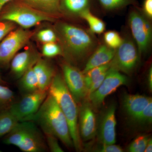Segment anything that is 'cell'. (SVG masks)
<instances>
[{
	"label": "cell",
	"instance_id": "15",
	"mask_svg": "<svg viewBox=\"0 0 152 152\" xmlns=\"http://www.w3.org/2000/svg\"><path fill=\"white\" fill-rule=\"evenodd\" d=\"M151 102L152 98L150 97L125 94L122 97V104L126 113L134 121Z\"/></svg>",
	"mask_w": 152,
	"mask_h": 152
},
{
	"label": "cell",
	"instance_id": "32",
	"mask_svg": "<svg viewBox=\"0 0 152 152\" xmlns=\"http://www.w3.org/2000/svg\"><path fill=\"white\" fill-rule=\"evenodd\" d=\"M16 27V25L13 22L0 20V42Z\"/></svg>",
	"mask_w": 152,
	"mask_h": 152
},
{
	"label": "cell",
	"instance_id": "30",
	"mask_svg": "<svg viewBox=\"0 0 152 152\" xmlns=\"http://www.w3.org/2000/svg\"><path fill=\"white\" fill-rule=\"evenodd\" d=\"M36 38L38 41L43 44L58 41V38L55 30L48 28L39 31L36 34Z\"/></svg>",
	"mask_w": 152,
	"mask_h": 152
},
{
	"label": "cell",
	"instance_id": "6",
	"mask_svg": "<svg viewBox=\"0 0 152 152\" xmlns=\"http://www.w3.org/2000/svg\"><path fill=\"white\" fill-rule=\"evenodd\" d=\"M122 42L116 49L110 67L128 75H132L135 70L140 60L137 47L130 32L123 31Z\"/></svg>",
	"mask_w": 152,
	"mask_h": 152
},
{
	"label": "cell",
	"instance_id": "14",
	"mask_svg": "<svg viewBox=\"0 0 152 152\" xmlns=\"http://www.w3.org/2000/svg\"><path fill=\"white\" fill-rule=\"evenodd\" d=\"M41 58L35 49H27L18 53L10 62L11 72L15 77L19 79L24 74L35 64Z\"/></svg>",
	"mask_w": 152,
	"mask_h": 152
},
{
	"label": "cell",
	"instance_id": "7",
	"mask_svg": "<svg viewBox=\"0 0 152 152\" xmlns=\"http://www.w3.org/2000/svg\"><path fill=\"white\" fill-rule=\"evenodd\" d=\"M34 35L33 32L21 27L9 33L0 42V67L8 66L18 52Z\"/></svg>",
	"mask_w": 152,
	"mask_h": 152
},
{
	"label": "cell",
	"instance_id": "19",
	"mask_svg": "<svg viewBox=\"0 0 152 152\" xmlns=\"http://www.w3.org/2000/svg\"><path fill=\"white\" fill-rule=\"evenodd\" d=\"M92 0H60V8L63 15L79 18L80 14L91 8Z\"/></svg>",
	"mask_w": 152,
	"mask_h": 152
},
{
	"label": "cell",
	"instance_id": "38",
	"mask_svg": "<svg viewBox=\"0 0 152 152\" xmlns=\"http://www.w3.org/2000/svg\"><path fill=\"white\" fill-rule=\"evenodd\" d=\"M12 0H0V12L3 8Z\"/></svg>",
	"mask_w": 152,
	"mask_h": 152
},
{
	"label": "cell",
	"instance_id": "28",
	"mask_svg": "<svg viewBox=\"0 0 152 152\" xmlns=\"http://www.w3.org/2000/svg\"><path fill=\"white\" fill-rule=\"evenodd\" d=\"M147 135H141L137 137L128 148V150L130 152H143L150 139Z\"/></svg>",
	"mask_w": 152,
	"mask_h": 152
},
{
	"label": "cell",
	"instance_id": "27",
	"mask_svg": "<svg viewBox=\"0 0 152 152\" xmlns=\"http://www.w3.org/2000/svg\"><path fill=\"white\" fill-rule=\"evenodd\" d=\"M104 43L112 49L116 50L122 42V37L116 31H109L104 34Z\"/></svg>",
	"mask_w": 152,
	"mask_h": 152
},
{
	"label": "cell",
	"instance_id": "8",
	"mask_svg": "<svg viewBox=\"0 0 152 152\" xmlns=\"http://www.w3.org/2000/svg\"><path fill=\"white\" fill-rule=\"evenodd\" d=\"M48 94V91L38 90L23 95L20 99L14 102L10 110L19 122L30 121L37 112Z\"/></svg>",
	"mask_w": 152,
	"mask_h": 152
},
{
	"label": "cell",
	"instance_id": "36",
	"mask_svg": "<svg viewBox=\"0 0 152 152\" xmlns=\"http://www.w3.org/2000/svg\"><path fill=\"white\" fill-rule=\"evenodd\" d=\"M147 79H148V84L149 89L150 91H152V66L150 67L148 71V75H147Z\"/></svg>",
	"mask_w": 152,
	"mask_h": 152
},
{
	"label": "cell",
	"instance_id": "20",
	"mask_svg": "<svg viewBox=\"0 0 152 152\" xmlns=\"http://www.w3.org/2000/svg\"><path fill=\"white\" fill-rule=\"evenodd\" d=\"M33 67L29 69L19 78V88L23 95L39 90L37 77Z\"/></svg>",
	"mask_w": 152,
	"mask_h": 152
},
{
	"label": "cell",
	"instance_id": "24",
	"mask_svg": "<svg viewBox=\"0 0 152 152\" xmlns=\"http://www.w3.org/2000/svg\"><path fill=\"white\" fill-rule=\"evenodd\" d=\"M27 121L19 122L4 139V143L17 147L21 142L26 128Z\"/></svg>",
	"mask_w": 152,
	"mask_h": 152
},
{
	"label": "cell",
	"instance_id": "33",
	"mask_svg": "<svg viewBox=\"0 0 152 152\" xmlns=\"http://www.w3.org/2000/svg\"><path fill=\"white\" fill-rule=\"evenodd\" d=\"M48 149L52 152H63L64 150L60 146L58 138L55 136L50 134H45Z\"/></svg>",
	"mask_w": 152,
	"mask_h": 152
},
{
	"label": "cell",
	"instance_id": "18",
	"mask_svg": "<svg viewBox=\"0 0 152 152\" xmlns=\"http://www.w3.org/2000/svg\"><path fill=\"white\" fill-rule=\"evenodd\" d=\"M37 10L57 18L62 16L60 0H18Z\"/></svg>",
	"mask_w": 152,
	"mask_h": 152
},
{
	"label": "cell",
	"instance_id": "1",
	"mask_svg": "<svg viewBox=\"0 0 152 152\" xmlns=\"http://www.w3.org/2000/svg\"><path fill=\"white\" fill-rule=\"evenodd\" d=\"M54 28L62 56L65 61L76 66L88 60L100 44L95 34L80 26L59 21Z\"/></svg>",
	"mask_w": 152,
	"mask_h": 152
},
{
	"label": "cell",
	"instance_id": "13",
	"mask_svg": "<svg viewBox=\"0 0 152 152\" xmlns=\"http://www.w3.org/2000/svg\"><path fill=\"white\" fill-rule=\"evenodd\" d=\"M18 147L25 152H43L48 149L45 138L32 121H27L24 134Z\"/></svg>",
	"mask_w": 152,
	"mask_h": 152
},
{
	"label": "cell",
	"instance_id": "9",
	"mask_svg": "<svg viewBox=\"0 0 152 152\" xmlns=\"http://www.w3.org/2000/svg\"><path fill=\"white\" fill-rule=\"evenodd\" d=\"M126 76L113 68L110 67L100 86L88 95L89 102L93 107L98 108L102 104L105 99L122 86L128 84Z\"/></svg>",
	"mask_w": 152,
	"mask_h": 152
},
{
	"label": "cell",
	"instance_id": "2",
	"mask_svg": "<svg viewBox=\"0 0 152 152\" xmlns=\"http://www.w3.org/2000/svg\"><path fill=\"white\" fill-rule=\"evenodd\" d=\"M30 121L37 123L45 134L54 136L68 148H73L66 119L56 101L49 93L37 112Z\"/></svg>",
	"mask_w": 152,
	"mask_h": 152
},
{
	"label": "cell",
	"instance_id": "39",
	"mask_svg": "<svg viewBox=\"0 0 152 152\" xmlns=\"http://www.w3.org/2000/svg\"><path fill=\"white\" fill-rule=\"evenodd\" d=\"M0 84L5 85V86H7V82L3 80L1 75H0Z\"/></svg>",
	"mask_w": 152,
	"mask_h": 152
},
{
	"label": "cell",
	"instance_id": "11",
	"mask_svg": "<svg viewBox=\"0 0 152 152\" xmlns=\"http://www.w3.org/2000/svg\"><path fill=\"white\" fill-rule=\"evenodd\" d=\"M116 104L113 103L101 115L97 126L96 133L101 144H113L116 143Z\"/></svg>",
	"mask_w": 152,
	"mask_h": 152
},
{
	"label": "cell",
	"instance_id": "23",
	"mask_svg": "<svg viewBox=\"0 0 152 152\" xmlns=\"http://www.w3.org/2000/svg\"><path fill=\"white\" fill-rule=\"evenodd\" d=\"M19 122L10 109L0 112V138L8 134Z\"/></svg>",
	"mask_w": 152,
	"mask_h": 152
},
{
	"label": "cell",
	"instance_id": "4",
	"mask_svg": "<svg viewBox=\"0 0 152 152\" xmlns=\"http://www.w3.org/2000/svg\"><path fill=\"white\" fill-rule=\"evenodd\" d=\"M0 20L13 22L26 29L43 22H53L54 17L37 10L20 1L12 0L0 12Z\"/></svg>",
	"mask_w": 152,
	"mask_h": 152
},
{
	"label": "cell",
	"instance_id": "29",
	"mask_svg": "<svg viewBox=\"0 0 152 152\" xmlns=\"http://www.w3.org/2000/svg\"><path fill=\"white\" fill-rule=\"evenodd\" d=\"M42 54L48 58H53L62 55L61 48L57 42L43 44L42 47Z\"/></svg>",
	"mask_w": 152,
	"mask_h": 152
},
{
	"label": "cell",
	"instance_id": "40",
	"mask_svg": "<svg viewBox=\"0 0 152 152\" xmlns=\"http://www.w3.org/2000/svg\"><path fill=\"white\" fill-rule=\"evenodd\" d=\"M1 152V151H0V152Z\"/></svg>",
	"mask_w": 152,
	"mask_h": 152
},
{
	"label": "cell",
	"instance_id": "34",
	"mask_svg": "<svg viewBox=\"0 0 152 152\" xmlns=\"http://www.w3.org/2000/svg\"><path fill=\"white\" fill-rule=\"evenodd\" d=\"M95 151L100 152H122V148L119 145L113 144H102L95 149Z\"/></svg>",
	"mask_w": 152,
	"mask_h": 152
},
{
	"label": "cell",
	"instance_id": "31",
	"mask_svg": "<svg viewBox=\"0 0 152 152\" xmlns=\"http://www.w3.org/2000/svg\"><path fill=\"white\" fill-rule=\"evenodd\" d=\"M140 126H148L152 122V102L144 109L138 117L134 121Z\"/></svg>",
	"mask_w": 152,
	"mask_h": 152
},
{
	"label": "cell",
	"instance_id": "22",
	"mask_svg": "<svg viewBox=\"0 0 152 152\" xmlns=\"http://www.w3.org/2000/svg\"><path fill=\"white\" fill-rule=\"evenodd\" d=\"M101 7L107 12L121 11L129 6H139L137 0H98Z\"/></svg>",
	"mask_w": 152,
	"mask_h": 152
},
{
	"label": "cell",
	"instance_id": "10",
	"mask_svg": "<svg viewBox=\"0 0 152 152\" xmlns=\"http://www.w3.org/2000/svg\"><path fill=\"white\" fill-rule=\"evenodd\" d=\"M64 81L77 104L83 102L87 96L84 75L76 66L65 61L61 65Z\"/></svg>",
	"mask_w": 152,
	"mask_h": 152
},
{
	"label": "cell",
	"instance_id": "16",
	"mask_svg": "<svg viewBox=\"0 0 152 152\" xmlns=\"http://www.w3.org/2000/svg\"><path fill=\"white\" fill-rule=\"evenodd\" d=\"M116 50L104 43L100 44L88 58L83 70L84 74L93 68L109 64L113 58Z\"/></svg>",
	"mask_w": 152,
	"mask_h": 152
},
{
	"label": "cell",
	"instance_id": "35",
	"mask_svg": "<svg viewBox=\"0 0 152 152\" xmlns=\"http://www.w3.org/2000/svg\"><path fill=\"white\" fill-rule=\"evenodd\" d=\"M142 12L150 20H152V0H144L142 7Z\"/></svg>",
	"mask_w": 152,
	"mask_h": 152
},
{
	"label": "cell",
	"instance_id": "21",
	"mask_svg": "<svg viewBox=\"0 0 152 152\" xmlns=\"http://www.w3.org/2000/svg\"><path fill=\"white\" fill-rule=\"evenodd\" d=\"M79 18L84 20L88 23L89 30L93 34H101L104 32L106 24L92 12L91 8L87 9L80 14Z\"/></svg>",
	"mask_w": 152,
	"mask_h": 152
},
{
	"label": "cell",
	"instance_id": "17",
	"mask_svg": "<svg viewBox=\"0 0 152 152\" xmlns=\"http://www.w3.org/2000/svg\"><path fill=\"white\" fill-rule=\"evenodd\" d=\"M33 67L37 77L39 90L48 91L56 74L54 67L48 60L41 58Z\"/></svg>",
	"mask_w": 152,
	"mask_h": 152
},
{
	"label": "cell",
	"instance_id": "3",
	"mask_svg": "<svg viewBox=\"0 0 152 152\" xmlns=\"http://www.w3.org/2000/svg\"><path fill=\"white\" fill-rule=\"evenodd\" d=\"M48 93L56 101L66 119L74 148L76 151H81V139L79 131L77 104L68 90L61 74H56L49 88Z\"/></svg>",
	"mask_w": 152,
	"mask_h": 152
},
{
	"label": "cell",
	"instance_id": "26",
	"mask_svg": "<svg viewBox=\"0 0 152 152\" xmlns=\"http://www.w3.org/2000/svg\"><path fill=\"white\" fill-rule=\"evenodd\" d=\"M110 63L93 68L84 74L86 91L93 81L99 77L102 74L108 70Z\"/></svg>",
	"mask_w": 152,
	"mask_h": 152
},
{
	"label": "cell",
	"instance_id": "12",
	"mask_svg": "<svg viewBox=\"0 0 152 152\" xmlns=\"http://www.w3.org/2000/svg\"><path fill=\"white\" fill-rule=\"evenodd\" d=\"M81 103L79 109V133L81 139L90 140L94 138L96 135V119L90 102L85 101Z\"/></svg>",
	"mask_w": 152,
	"mask_h": 152
},
{
	"label": "cell",
	"instance_id": "5",
	"mask_svg": "<svg viewBox=\"0 0 152 152\" xmlns=\"http://www.w3.org/2000/svg\"><path fill=\"white\" fill-rule=\"evenodd\" d=\"M128 25L140 56L147 54L152 46L151 20L144 15L139 6H131L128 14Z\"/></svg>",
	"mask_w": 152,
	"mask_h": 152
},
{
	"label": "cell",
	"instance_id": "37",
	"mask_svg": "<svg viewBox=\"0 0 152 152\" xmlns=\"http://www.w3.org/2000/svg\"><path fill=\"white\" fill-rule=\"evenodd\" d=\"M152 151V140L151 138H150L148 142L146 147L145 152H151Z\"/></svg>",
	"mask_w": 152,
	"mask_h": 152
},
{
	"label": "cell",
	"instance_id": "25",
	"mask_svg": "<svg viewBox=\"0 0 152 152\" xmlns=\"http://www.w3.org/2000/svg\"><path fill=\"white\" fill-rule=\"evenodd\" d=\"M12 91L5 85L0 84V112L7 110L15 102Z\"/></svg>",
	"mask_w": 152,
	"mask_h": 152
}]
</instances>
